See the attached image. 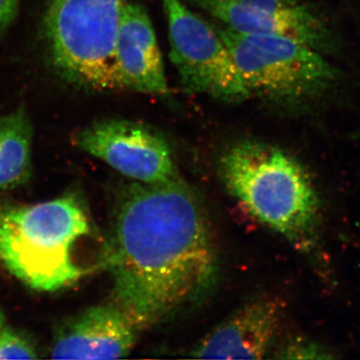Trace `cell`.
I'll use <instances>...</instances> for the list:
<instances>
[{"label":"cell","instance_id":"30bf717a","mask_svg":"<svg viewBox=\"0 0 360 360\" xmlns=\"http://www.w3.org/2000/svg\"><path fill=\"white\" fill-rule=\"evenodd\" d=\"M165 63L155 28L146 7L125 2L115 46V68L118 90L167 96Z\"/></svg>","mask_w":360,"mask_h":360},{"label":"cell","instance_id":"4fadbf2b","mask_svg":"<svg viewBox=\"0 0 360 360\" xmlns=\"http://www.w3.org/2000/svg\"><path fill=\"white\" fill-rule=\"evenodd\" d=\"M37 349L32 341L6 326L0 329V359H37Z\"/></svg>","mask_w":360,"mask_h":360},{"label":"cell","instance_id":"9c48e42d","mask_svg":"<svg viewBox=\"0 0 360 360\" xmlns=\"http://www.w3.org/2000/svg\"><path fill=\"white\" fill-rule=\"evenodd\" d=\"M141 330L115 303L96 305L56 328L51 347L56 359H116L130 354Z\"/></svg>","mask_w":360,"mask_h":360},{"label":"cell","instance_id":"9a60e30c","mask_svg":"<svg viewBox=\"0 0 360 360\" xmlns=\"http://www.w3.org/2000/svg\"><path fill=\"white\" fill-rule=\"evenodd\" d=\"M20 0H0V30L11 25L18 13Z\"/></svg>","mask_w":360,"mask_h":360},{"label":"cell","instance_id":"277c9868","mask_svg":"<svg viewBox=\"0 0 360 360\" xmlns=\"http://www.w3.org/2000/svg\"><path fill=\"white\" fill-rule=\"evenodd\" d=\"M251 94L274 103L302 108L328 94L340 72L321 52L278 35L240 34L217 27Z\"/></svg>","mask_w":360,"mask_h":360},{"label":"cell","instance_id":"2e32d148","mask_svg":"<svg viewBox=\"0 0 360 360\" xmlns=\"http://www.w3.org/2000/svg\"><path fill=\"white\" fill-rule=\"evenodd\" d=\"M4 326H6V317H4V314L0 310V329L4 328Z\"/></svg>","mask_w":360,"mask_h":360},{"label":"cell","instance_id":"8992f818","mask_svg":"<svg viewBox=\"0 0 360 360\" xmlns=\"http://www.w3.org/2000/svg\"><path fill=\"white\" fill-rule=\"evenodd\" d=\"M162 4L170 59L184 89L229 103L248 98L250 92L217 28L191 11L184 0H162Z\"/></svg>","mask_w":360,"mask_h":360},{"label":"cell","instance_id":"6da1fadb","mask_svg":"<svg viewBox=\"0 0 360 360\" xmlns=\"http://www.w3.org/2000/svg\"><path fill=\"white\" fill-rule=\"evenodd\" d=\"M108 243L112 303L141 331L198 297L217 269L205 210L179 177L123 186Z\"/></svg>","mask_w":360,"mask_h":360},{"label":"cell","instance_id":"e0dca14e","mask_svg":"<svg viewBox=\"0 0 360 360\" xmlns=\"http://www.w3.org/2000/svg\"><path fill=\"white\" fill-rule=\"evenodd\" d=\"M354 137H359V139H360V129L355 132Z\"/></svg>","mask_w":360,"mask_h":360},{"label":"cell","instance_id":"52a82bcc","mask_svg":"<svg viewBox=\"0 0 360 360\" xmlns=\"http://www.w3.org/2000/svg\"><path fill=\"white\" fill-rule=\"evenodd\" d=\"M75 144L134 181L160 184L179 177L167 139L142 123L127 120L94 122L75 135Z\"/></svg>","mask_w":360,"mask_h":360},{"label":"cell","instance_id":"ba28073f","mask_svg":"<svg viewBox=\"0 0 360 360\" xmlns=\"http://www.w3.org/2000/svg\"><path fill=\"white\" fill-rule=\"evenodd\" d=\"M240 34L278 35L321 53L335 51V39L311 8L296 0H187Z\"/></svg>","mask_w":360,"mask_h":360},{"label":"cell","instance_id":"7c38bea8","mask_svg":"<svg viewBox=\"0 0 360 360\" xmlns=\"http://www.w3.org/2000/svg\"><path fill=\"white\" fill-rule=\"evenodd\" d=\"M33 129L23 110L0 116V191L25 184L32 175Z\"/></svg>","mask_w":360,"mask_h":360},{"label":"cell","instance_id":"3957f363","mask_svg":"<svg viewBox=\"0 0 360 360\" xmlns=\"http://www.w3.org/2000/svg\"><path fill=\"white\" fill-rule=\"evenodd\" d=\"M229 193L260 224L312 258L321 250L322 203L300 161L264 142L239 141L220 158Z\"/></svg>","mask_w":360,"mask_h":360},{"label":"cell","instance_id":"5bb4252c","mask_svg":"<svg viewBox=\"0 0 360 360\" xmlns=\"http://www.w3.org/2000/svg\"><path fill=\"white\" fill-rule=\"evenodd\" d=\"M276 357L281 359H331L333 355L329 354L328 349L314 341L295 338L279 347Z\"/></svg>","mask_w":360,"mask_h":360},{"label":"cell","instance_id":"5b68a950","mask_svg":"<svg viewBox=\"0 0 360 360\" xmlns=\"http://www.w3.org/2000/svg\"><path fill=\"white\" fill-rule=\"evenodd\" d=\"M127 0H51L44 18L52 63L72 84L118 90L115 46Z\"/></svg>","mask_w":360,"mask_h":360},{"label":"cell","instance_id":"8fae6325","mask_svg":"<svg viewBox=\"0 0 360 360\" xmlns=\"http://www.w3.org/2000/svg\"><path fill=\"white\" fill-rule=\"evenodd\" d=\"M283 305L271 297L246 303L189 352L202 359H262L281 324Z\"/></svg>","mask_w":360,"mask_h":360},{"label":"cell","instance_id":"7a4b0ae2","mask_svg":"<svg viewBox=\"0 0 360 360\" xmlns=\"http://www.w3.org/2000/svg\"><path fill=\"white\" fill-rule=\"evenodd\" d=\"M108 257V240L73 194L0 210V262L33 290L70 288Z\"/></svg>","mask_w":360,"mask_h":360}]
</instances>
